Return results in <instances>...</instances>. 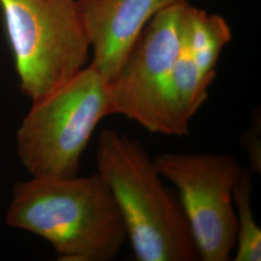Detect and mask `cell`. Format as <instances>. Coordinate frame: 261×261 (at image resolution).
I'll list each match as a JSON object with an SVG mask.
<instances>
[{
    "label": "cell",
    "instance_id": "obj_1",
    "mask_svg": "<svg viewBox=\"0 0 261 261\" xmlns=\"http://www.w3.org/2000/svg\"><path fill=\"white\" fill-rule=\"evenodd\" d=\"M6 222L47 240L62 261L112 260L128 240L119 208L99 174L20 182Z\"/></svg>",
    "mask_w": 261,
    "mask_h": 261
},
{
    "label": "cell",
    "instance_id": "obj_2",
    "mask_svg": "<svg viewBox=\"0 0 261 261\" xmlns=\"http://www.w3.org/2000/svg\"><path fill=\"white\" fill-rule=\"evenodd\" d=\"M98 174L112 192L136 258L194 261L198 253L179 198L142 144L115 129L101 130Z\"/></svg>",
    "mask_w": 261,
    "mask_h": 261
},
{
    "label": "cell",
    "instance_id": "obj_3",
    "mask_svg": "<svg viewBox=\"0 0 261 261\" xmlns=\"http://www.w3.org/2000/svg\"><path fill=\"white\" fill-rule=\"evenodd\" d=\"M112 115L109 82L91 65L32 102L17 132V152L35 178L76 176L94 130Z\"/></svg>",
    "mask_w": 261,
    "mask_h": 261
},
{
    "label": "cell",
    "instance_id": "obj_4",
    "mask_svg": "<svg viewBox=\"0 0 261 261\" xmlns=\"http://www.w3.org/2000/svg\"><path fill=\"white\" fill-rule=\"evenodd\" d=\"M20 88L36 102L85 67L90 45L77 0H0Z\"/></svg>",
    "mask_w": 261,
    "mask_h": 261
},
{
    "label": "cell",
    "instance_id": "obj_5",
    "mask_svg": "<svg viewBox=\"0 0 261 261\" xmlns=\"http://www.w3.org/2000/svg\"><path fill=\"white\" fill-rule=\"evenodd\" d=\"M185 1L150 19L118 74L109 83L112 114L124 115L155 134L189 135L190 124L183 120L172 89Z\"/></svg>",
    "mask_w": 261,
    "mask_h": 261
},
{
    "label": "cell",
    "instance_id": "obj_6",
    "mask_svg": "<svg viewBox=\"0 0 261 261\" xmlns=\"http://www.w3.org/2000/svg\"><path fill=\"white\" fill-rule=\"evenodd\" d=\"M178 198L204 261L229 260L236 246L237 217L233 189L241 166L228 154L165 152L153 160Z\"/></svg>",
    "mask_w": 261,
    "mask_h": 261
},
{
    "label": "cell",
    "instance_id": "obj_7",
    "mask_svg": "<svg viewBox=\"0 0 261 261\" xmlns=\"http://www.w3.org/2000/svg\"><path fill=\"white\" fill-rule=\"evenodd\" d=\"M183 0H77L93 59L110 83L150 19Z\"/></svg>",
    "mask_w": 261,
    "mask_h": 261
},
{
    "label": "cell",
    "instance_id": "obj_8",
    "mask_svg": "<svg viewBox=\"0 0 261 261\" xmlns=\"http://www.w3.org/2000/svg\"><path fill=\"white\" fill-rule=\"evenodd\" d=\"M232 38L226 20L185 1L181 11V47L211 84L224 47Z\"/></svg>",
    "mask_w": 261,
    "mask_h": 261
},
{
    "label": "cell",
    "instance_id": "obj_9",
    "mask_svg": "<svg viewBox=\"0 0 261 261\" xmlns=\"http://www.w3.org/2000/svg\"><path fill=\"white\" fill-rule=\"evenodd\" d=\"M252 190L250 171L241 168L233 189V203L237 212L235 261L261 260V230L253 217Z\"/></svg>",
    "mask_w": 261,
    "mask_h": 261
},
{
    "label": "cell",
    "instance_id": "obj_10",
    "mask_svg": "<svg viewBox=\"0 0 261 261\" xmlns=\"http://www.w3.org/2000/svg\"><path fill=\"white\" fill-rule=\"evenodd\" d=\"M260 115L256 112V116L252 121V128L243 133L241 142L248 152L251 167L256 172H260L261 167V140Z\"/></svg>",
    "mask_w": 261,
    "mask_h": 261
}]
</instances>
